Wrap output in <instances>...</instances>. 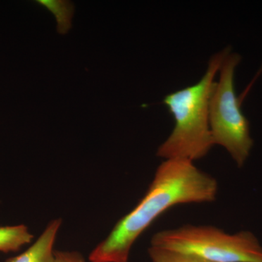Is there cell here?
Here are the masks:
<instances>
[{
    "label": "cell",
    "instance_id": "6da1fadb",
    "mask_svg": "<svg viewBox=\"0 0 262 262\" xmlns=\"http://www.w3.org/2000/svg\"><path fill=\"white\" fill-rule=\"evenodd\" d=\"M218 190L216 179L196 168L193 162L165 160L157 169L145 195L91 252L90 262H128L136 239L164 212L177 205L212 203Z\"/></svg>",
    "mask_w": 262,
    "mask_h": 262
},
{
    "label": "cell",
    "instance_id": "5b68a950",
    "mask_svg": "<svg viewBox=\"0 0 262 262\" xmlns=\"http://www.w3.org/2000/svg\"><path fill=\"white\" fill-rule=\"evenodd\" d=\"M61 224L60 219L52 221L32 246L21 254L10 258L6 262H53V246Z\"/></svg>",
    "mask_w": 262,
    "mask_h": 262
},
{
    "label": "cell",
    "instance_id": "277c9868",
    "mask_svg": "<svg viewBox=\"0 0 262 262\" xmlns=\"http://www.w3.org/2000/svg\"><path fill=\"white\" fill-rule=\"evenodd\" d=\"M241 61L229 51L220 69L209 101V126L214 145L223 146L238 168L246 163L253 146L250 122L241 110V98L234 89V72Z\"/></svg>",
    "mask_w": 262,
    "mask_h": 262
},
{
    "label": "cell",
    "instance_id": "8992f818",
    "mask_svg": "<svg viewBox=\"0 0 262 262\" xmlns=\"http://www.w3.org/2000/svg\"><path fill=\"white\" fill-rule=\"evenodd\" d=\"M33 235L24 225L0 227V251L15 252L32 241Z\"/></svg>",
    "mask_w": 262,
    "mask_h": 262
},
{
    "label": "cell",
    "instance_id": "52a82bcc",
    "mask_svg": "<svg viewBox=\"0 0 262 262\" xmlns=\"http://www.w3.org/2000/svg\"><path fill=\"white\" fill-rule=\"evenodd\" d=\"M37 3L42 5L56 17L57 30L61 34H67L72 27V19L75 13V5L72 2L62 0H39Z\"/></svg>",
    "mask_w": 262,
    "mask_h": 262
},
{
    "label": "cell",
    "instance_id": "ba28073f",
    "mask_svg": "<svg viewBox=\"0 0 262 262\" xmlns=\"http://www.w3.org/2000/svg\"><path fill=\"white\" fill-rule=\"evenodd\" d=\"M148 253L152 262H210L188 253L155 246H151Z\"/></svg>",
    "mask_w": 262,
    "mask_h": 262
},
{
    "label": "cell",
    "instance_id": "7a4b0ae2",
    "mask_svg": "<svg viewBox=\"0 0 262 262\" xmlns=\"http://www.w3.org/2000/svg\"><path fill=\"white\" fill-rule=\"evenodd\" d=\"M229 51L226 48L211 57L199 82L164 98V103L173 115L175 126L158 148L157 156L165 160L194 162L206 156L214 146L209 126L210 98L215 75Z\"/></svg>",
    "mask_w": 262,
    "mask_h": 262
},
{
    "label": "cell",
    "instance_id": "3957f363",
    "mask_svg": "<svg viewBox=\"0 0 262 262\" xmlns=\"http://www.w3.org/2000/svg\"><path fill=\"white\" fill-rule=\"evenodd\" d=\"M151 246L210 262H262V246L250 231L229 234L213 226L187 225L157 232Z\"/></svg>",
    "mask_w": 262,
    "mask_h": 262
},
{
    "label": "cell",
    "instance_id": "9c48e42d",
    "mask_svg": "<svg viewBox=\"0 0 262 262\" xmlns=\"http://www.w3.org/2000/svg\"><path fill=\"white\" fill-rule=\"evenodd\" d=\"M53 262H85L80 253L69 251H55Z\"/></svg>",
    "mask_w": 262,
    "mask_h": 262
}]
</instances>
